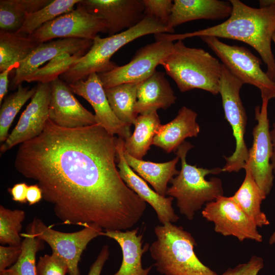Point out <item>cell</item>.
I'll return each instance as SVG.
<instances>
[{
	"label": "cell",
	"instance_id": "13",
	"mask_svg": "<svg viewBox=\"0 0 275 275\" xmlns=\"http://www.w3.org/2000/svg\"><path fill=\"white\" fill-rule=\"evenodd\" d=\"M202 215L214 224L215 232L260 242L263 238L254 221L239 207L232 197L222 196L205 204Z\"/></svg>",
	"mask_w": 275,
	"mask_h": 275
},
{
	"label": "cell",
	"instance_id": "5",
	"mask_svg": "<svg viewBox=\"0 0 275 275\" xmlns=\"http://www.w3.org/2000/svg\"><path fill=\"white\" fill-rule=\"evenodd\" d=\"M160 65L181 92L198 89L219 93L223 64L203 49L187 47L178 40Z\"/></svg>",
	"mask_w": 275,
	"mask_h": 275
},
{
	"label": "cell",
	"instance_id": "32",
	"mask_svg": "<svg viewBox=\"0 0 275 275\" xmlns=\"http://www.w3.org/2000/svg\"><path fill=\"white\" fill-rule=\"evenodd\" d=\"M24 237L21 253L17 262L9 270L14 275H37L36 255L44 248L43 241L27 233H20Z\"/></svg>",
	"mask_w": 275,
	"mask_h": 275
},
{
	"label": "cell",
	"instance_id": "39",
	"mask_svg": "<svg viewBox=\"0 0 275 275\" xmlns=\"http://www.w3.org/2000/svg\"><path fill=\"white\" fill-rule=\"evenodd\" d=\"M110 252L107 245H104L96 259L91 266L88 275H101L103 267L108 260Z\"/></svg>",
	"mask_w": 275,
	"mask_h": 275
},
{
	"label": "cell",
	"instance_id": "8",
	"mask_svg": "<svg viewBox=\"0 0 275 275\" xmlns=\"http://www.w3.org/2000/svg\"><path fill=\"white\" fill-rule=\"evenodd\" d=\"M200 38L219 58L222 63L244 84L257 88L262 99L269 100L275 98V82L262 69L261 60L249 49L226 44L214 37Z\"/></svg>",
	"mask_w": 275,
	"mask_h": 275
},
{
	"label": "cell",
	"instance_id": "26",
	"mask_svg": "<svg viewBox=\"0 0 275 275\" xmlns=\"http://www.w3.org/2000/svg\"><path fill=\"white\" fill-rule=\"evenodd\" d=\"M244 180L232 199L239 207L254 221L257 226L269 225L266 214L261 210V204L266 196L256 182L250 170L244 169Z\"/></svg>",
	"mask_w": 275,
	"mask_h": 275
},
{
	"label": "cell",
	"instance_id": "45",
	"mask_svg": "<svg viewBox=\"0 0 275 275\" xmlns=\"http://www.w3.org/2000/svg\"><path fill=\"white\" fill-rule=\"evenodd\" d=\"M0 275H14L8 268L0 271Z\"/></svg>",
	"mask_w": 275,
	"mask_h": 275
},
{
	"label": "cell",
	"instance_id": "31",
	"mask_svg": "<svg viewBox=\"0 0 275 275\" xmlns=\"http://www.w3.org/2000/svg\"><path fill=\"white\" fill-rule=\"evenodd\" d=\"M37 90L19 85L17 91L6 97L0 110V142H5L8 138L9 129L17 113L22 106L32 98Z\"/></svg>",
	"mask_w": 275,
	"mask_h": 275
},
{
	"label": "cell",
	"instance_id": "12",
	"mask_svg": "<svg viewBox=\"0 0 275 275\" xmlns=\"http://www.w3.org/2000/svg\"><path fill=\"white\" fill-rule=\"evenodd\" d=\"M174 44L170 41H156L138 49L127 64L98 74L104 88L143 81L156 71V67L172 51Z\"/></svg>",
	"mask_w": 275,
	"mask_h": 275
},
{
	"label": "cell",
	"instance_id": "19",
	"mask_svg": "<svg viewBox=\"0 0 275 275\" xmlns=\"http://www.w3.org/2000/svg\"><path fill=\"white\" fill-rule=\"evenodd\" d=\"M93 40L79 38H60L40 43L15 69L11 87L18 88L26 78L46 62L64 53L76 54L87 53Z\"/></svg>",
	"mask_w": 275,
	"mask_h": 275
},
{
	"label": "cell",
	"instance_id": "15",
	"mask_svg": "<svg viewBox=\"0 0 275 275\" xmlns=\"http://www.w3.org/2000/svg\"><path fill=\"white\" fill-rule=\"evenodd\" d=\"M68 85L73 93L85 99L93 107L97 124L124 140L131 135L130 126L119 120L112 109L98 74L92 73L86 79Z\"/></svg>",
	"mask_w": 275,
	"mask_h": 275
},
{
	"label": "cell",
	"instance_id": "38",
	"mask_svg": "<svg viewBox=\"0 0 275 275\" xmlns=\"http://www.w3.org/2000/svg\"><path fill=\"white\" fill-rule=\"evenodd\" d=\"M21 245L20 246H0V271L7 269L15 263L21 253Z\"/></svg>",
	"mask_w": 275,
	"mask_h": 275
},
{
	"label": "cell",
	"instance_id": "35",
	"mask_svg": "<svg viewBox=\"0 0 275 275\" xmlns=\"http://www.w3.org/2000/svg\"><path fill=\"white\" fill-rule=\"evenodd\" d=\"M145 16L151 18L167 27L172 13L171 0H143Z\"/></svg>",
	"mask_w": 275,
	"mask_h": 275
},
{
	"label": "cell",
	"instance_id": "10",
	"mask_svg": "<svg viewBox=\"0 0 275 275\" xmlns=\"http://www.w3.org/2000/svg\"><path fill=\"white\" fill-rule=\"evenodd\" d=\"M100 33H107L106 23L79 2L75 9L46 23L29 37L40 44L57 38L93 40Z\"/></svg>",
	"mask_w": 275,
	"mask_h": 275
},
{
	"label": "cell",
	"instance_id": "14",
	"mask_svg": "<svg viewBox=\"0 0 275 275\" xmlns=\"http://www.w3.org/2000/svg\"><path fill=\"white\" fill-rule=\"evenodd\" d=\"M50 95V83L39 82L31 102L22 113L14 129L1 145V153L42 132L49 119Z\"/></svg>",
	"mask_w": 275,
	"mask_h": 275
},
{
	"label": "cell",
	"instance_id": "20",
	"mask_svg": "<svg viewBox=\"0 0 275 275\" xmlns=\"http://www.w3.org/2000/svg\"><path fill=\"white\" fill-rule=\"evenodd\" d=\"M232 9L229 1L174 0L167 28L172 34L175 27L188 21L228 18Z\"/></svg>",
	"mask_w": 275,
	"mask_h": 275
},
{
	"label": "cell",
	"instance_id": "42",
	"mask_svg": "<svg viewBox=\"0 0 275 275\" xmlns=\"http://www.w3.org/2000/svg\"><path fill=\"white\" fill-rule=\"evenodd\" d=\"M12 69H6L0 73V104L8 92L9 79L8 76Z\"/></svg>",
	"mask_w": 275,
	"mask_h": 275
},
{
	"label": "cell",
	"instance_id": "36",
	"mask_svg": "<svg viewBox=\"0 0 275 275\" xmlns=\"http://www.w3.org/2000/svg\"><path fill=\"white\" fill-rule=\"evenodd\" d=\"M66 263L57 255L45 254L40 256L37 264V275H66Z\"/></svg>",
	"mask_w": 275,
	"mask_h": 275
},
{
	"label": "cell",
	"instance_id": "43",
	"mask_svg": "<svg viewBox=\"0 0 275 275\" xmlns=\"http://www.w3.org/2000/svg\"><path fill=\"white\" fill-rule=\"evenodd\" d=\"M270 138L272 145L273 153L271 158V164L275 174V122L273 125V129L270 131Z\"/></svg>",
	"mask_w": 275,
	"mask_h": 275
},
{
	"label": "cell",
	"instance_id": "16",
	"mask_svg": "<svg viewBox=\"0 0 275 275\" xmlns=\"http://www.w3.org/2000/svg\"><path fill=\"white\" fill-rule=\"evenodd\" d=\"M49 119L62 127L74 128L97 124L95 115L86 109L68 85L57 78L50 82Z\"/></svg>",
	"mask_w": 275,
	"mask_h": 275
},
{
	"label": "cell",
	"instance_id": "2",
	"mask_svg": "<svg viewBox=\"0 0 275 275\" xmlns=\"http://www.w3.org/2000/svg\"><path fill=\"white\" fill-rule=\"evenodd\" d=\"M230 16L217 25L184 34L158 33L156 40L173 42L193 37L211 36L242 41L253 47L266 64V71L275 82V59L271 42L275 32V0L259 1V8L246 5L239 0H230Z\"/></svg>",
	"mask_w": 275,
	"mask_h": 275
},
{
	"label": "cell",
	"instance_id": "25",
	"mask_svg": "<svg viewBox=\"0 0 275 275\" xmlns=\"http://www.w3.org/2000/svg\"><path fill=\"white\" fill-rule=\"evenodd\" d=\"M133 125V133L124 140V150L134 158L142 159L152 145L154 135L161 125L157 111L140 114Z\"/></svg>",
	"mask_w": 275,
	"mask_h": 275
},
{
	"label": "cell",
	"instance_id": "9",
	"mask_svg": "<svg viewBox=\"0 0 275 275\" xmlns=\"http://www.w3.org/2000/svg\"><path fill=\"white\" fill-rule=\"evenodd\" d=\"M103 231L100 227L90 225L77 232H62L52 229L37 217L26 228V233L46 242L52 254L63 260L69 275H80L78 263L83 252L91 240L103 236Z\"/></svg>",
	"mask_w": 275,
	"mask_h": 275
},
{
	"label": "cell",
	"instance_id": "28",
	"mask_svg": "<svg viewBox=\"0 0 275 275\" xmlns=\"http://www.w3.org/2000/svg\"><path fill=\"white\" fill-rule=\"evenodd\" d=\"M52 0H1V30L16 32L26 16L48 5Z\"/></svg>",
	"mask_w": 275,
	"mask_h": 275
},
{
	"label": "cell",
	"instance_id": "11",
	"mask_svg": "<svg viewBox=\"0 0 275 275\" xmlns=\"http://www.w3.org/2000/svg\"><path fill=\"white\" fill-rule=\"evenodd\" d=\"M269 100L262 99L261 106L255 108L257 125L253 129V145L249 149L244 168H248L264 195L267 196L273 186L274 179L271 158L273 153L268 118Z\"/></svg>",
	"mask_w": 275,
	"mask_h": 275
},
{
	"label": "cell",
	"instance_id": "1",
	"mask_svg": "<svg viewBox=\"0 0 275 275\" xmlns=\"http://www.w3.org/2000/svg\"><path fill=\"white\" fill-rule=\"evenodd\" d=\"M116 139L98 124L68 128L48 119L40 134L20 144L14 167L36 182L63 224L127 230L147 204L120 176Z\"/></svg>",
	"mask_w": 275,
	"mask_h": 275
},
{
	"label": "cell",
	"instance_id": "4",
	"mask_svg": "<svg viewBox=\"0 0 275 275\" xmlns=\"http://www.w3.org/2000/svg\"><path fill=\"white\" fill-rule=\"evenodd\" d=\"M193 145L183 143L176 150L177 156L181 160V168L178 174L170 181L166 196L176 199V206L179 212L189 221H192L196 212L203 205L224 196L222 180L212 177L209 180L205 177L209 174L217 175L222 169H205L191 165L186 162V156Z\"/></svg>",
	"mask_w": 275,
	"mask_h": 275
},
{
	"label": "cell",
	"instance_id": "6",
	"mask_svg": "<svg viewBox=\"0 0 275 275\" xmlns=\"http://www.w3.org/2000/svg\"><path fill=\"white\" fill-rule=\"evenodd\" d=\"M157 33L171 34V32L166 26L145 16L133 27L118 34L106 38H101L98 35L93 39L88 51L59 78L70 84L85 79L93 73L99 74L109 71L118 66L111 61V58L120 48L138 38Z\"/></svg>",
	"mask_w": 275,
	"mask_h": 275
},
{
	"label": "cell",
	"instance_id": "33",
	"mask_svg": "<svg viewBox=\"0 0 275 275\" xmlns=\"http://www.w3.org/2000/svg\"><path fill=\"white\" fill-rule=\"evenodd\" d=\"M25 217L23 210H11L0 206V243L2 245H21L20 231Z\"/></svg>",
	"mask_w": 275,
	"mask_h": 275
},
{
	"label": "cell",
	"instance_id": "17",
	"mask_svg": "<svg viewBox=\"0 0 275 275\" xmlns=\"http://www.w3.org/2000/svg\"><path fill=\"white\" fill-rule=\"evenodd\" d=\"M80 3L105 21L109 36L133 27L145 17L143 0H80Z\"/></svg>",
	"mask_w": 275,
	"mask_h": 275
},
{
	"label": "cell",
	"instance_id": "41",
	"mask_svg": "<svg viewBox=\"0 0 275 275\" xmlns=\"http://www.w3.org/2000/svg\"><path fill=\"white\" fill-rule=\"evenodd\" d=\"M42 199V193L41 188L37 184L28 186L26 193V201L29 205H34Z\"/></svg>",
	"mask_w": 275,
	"mask_h": 275
},
{
	"label": "cell",
	"instance_id": "3",
	"mask_svg": "<svg viewBox=\"0 0 275 275\" xmlns=\"http://www.w3.org/2000/svg\"><path fill=\"white\" fill-rule=\"evenodd\" d=\"M156 239L149 246L153 266L162 275H218L197 256L196 240L181 226L168 223L154 228Z\"/></svg>",
	"mask_w": 275,
	"mask_h": 275
},
{
	"label": "cell",
	"instance_id": "44",
	"mask_svg": "<svg viewBox=\"0 0 275 275\" xmlns=\"http://www.w3.org/2000/svg\"><path fill=\"white\" fill-rule=\"evenodd\" d=\"M268 242L269 244H273L275 243V231L270 237Z\"/></svg>",
	"mask_w": 275,
	"mask_h": 275
},
{
	"label": "cell",
	"instance_id": "40",
	"mask_svg": "<svg viewBox=\"0 0 275 275\" xmlns=\"http://www.w3.org/2000/svg\"><path fill=\"white\" fill-rule=\"evenodd\" d=\"M28 186L25 183L23 182L15 184L12 187L8 188L12 200L22 204L26 203V193Z\"/></svg>",
	"mask_w": 275,
	"mask_h": 275
},
{
	"label": "cell",
	"instance_id": "18",
	"mask_svg": "<svg viewBox=\"0 0 275 275\" xmlns=\"http://www.w3.org/2000/svg\"><path fill=\"white\" fill-rule=\"evenodd\" d=\"M116 159L119 174L127 185L146 203L154 210L157 218L161 225L174 223L179 219L172 206L174 198L166 197L152 189L146 182L138 175L127 164L124 155V140L118 138L116 141Z\"/></svg>",
	"mask_w": 275,
	"mask_h": 275
},
{
	"label": "cell",
	"instance_id": "30",
	"mask_svg": "<svg viewBox=\"0 0 275 275\" xmlns=\"http://www.w3.org/2000/svg\"><path fill=\"white\" fill-rule=\"evenodd\" d=\"M80 0H52L47 6L29 14L16 33L28 36L33 34L46 23L73 10Z\"/></svg>",
	"mask_w": 275,
	"mask_h": 275
},
{
	"label": "cell",
	"instance_id": "27",
	"mask_svg": "<svg viewBox=\"0 0 275 275\" xmlns=\"http://www.w3.org/2000/svg\"><path fill=\"white\" fill-rule=\"evenodd\" d=\"M39 44L28 36L1 30V72L17 68Z\"/></svg>",
	"mask_w": 275,
	"mask_h": 275
},
{
	"label": "cell",
	"instance_id": "34",
	"mask_svg": "<svg viewBox=\"0 0 275 275\" xmlns=\"http://www.w3.org/2000/svg\"><path fill=\"white\" fill-rule=\"evenodd\" d=\"M86 53H64L50 60L29 76L25 81L50 83L62 75Z\"/></svg>",
	"mask_w": 275,
	"mask_h": 275
},
{
	"label": "cell",
	"instance_id": "24",
	"mask_svg": "<svg viewBox=\"0 0 275 275\" xmlns=\"http://www.w3.org/2000/svg\"><path fill=\"white\" fill-rule=\"evenodd\" d=\"M124 155L128 166L139 176L148 182L159 195L166 197L168 183L179 172L176 166L179 160L176 156L172 160L163 163L144 161L132 156L124 150Z\"/></svg>",
	"mask_w": 275,
	"mask_h": 275
},
{
	"label": "cell",
	"instance_id": "23",
	"mask_svg": "<svg viewBox=\"0 0 275 275\" xmlns=\"http://www.w3.org/2000/svg\"><path fill=\"white\" fill-rule=\"evenodd\" d=\"M176 97L164 72L155 71L150 77L140 82L137 91L135 114L166 109L174 104Z\"/></svg>",
	"mask_w": 275,
	"mask_h": 275
},
{
	"label": "cell",
	"instance_id": "46",
	"mask_svg": "<svg viewBox=\"0 0 275 275\" xmlns=\"http://www.w3.org/2000/svg\"><path fill=\"white\" fill-rule=\"evenodd\" d=\"M272 41L273 42L274 45H275V32L273 35L272 38Z\"/></svg>",
	"mask_w": 275,
	"mask_h": 275
},
{
	"label": "cell",
	"instance_id": "21",
	"mask_svg": "<svg viewBox=\"0 0 275 275\" xmlns=\"http://www.w3.org/2000/svg\"><path fill=\"white\" fill-rule=\"evenodd\" d=\"M197 114L185 106L178 111L176 117L160 125L153 138L152 145L167 153L175 151L187 138L197 137L200 127L196 121Z\"/></svg>",
	"mask_w": 275,
	"mask_h": 275
},
{
	"label": "cell",
	"instance_id": "22",
	"mask_svg": "<svg viewBox=\"0 0 275 275\" xmlns=\"http://www.w3.org/2000/svg\"><path fill=\"white\" fill-rule=\"evenodd\" d=\"M139 228L131 230L104 231L103 236L115 240L120 245L122 261L119 270L111 275H148L152 266L144 268L142 258L149 249L148 244L142 247L143 235L138 234Z\"/></svg>",
	"mask_w": 275,
	"mask_h": 275
},
{
	"label": "cell",
	"instance_id": "37",
	"mask_svg": "<svg viewBox=\"0 0 275 275\" xmlns=\"http://www.w3.org/2000/svg\"><path fill=\"white\" fill-rule=\"evenodd\" d=\"M264 265L263 259L261 257L253 256L247 262L228 268L222 275H258Z\"/></svg>",
	"mask_w": 275,
	"mask_h": 275
},
{
	"label": "cell",
	"instance_id": "7",
	"mask_svg": "<svg viewBox=\"0 0 275 275\" xmlns=\"http://www.w3.org/2000/svg\"><path fill=\"white\" fill-rule=\"evenodd\" d=\"M244 83L223 64L219 82L225 117L230 125L235 140L232 154L224 156L226 163L222 172H238L244 169L248 158L249 149L244 140L247 116L242 104L240 91Z\"/></svg>",
	"mask_w": 275,
	"mask_h": 275
},
{
	"label": "cell",
	"instance_id": "29",
	"mask_svg": "<svg viewBox=\"0 0 275 275\" xmlns=\"http://www.w3.org/2000/svg\"><path fill=\"white\" fill-rule=\"evenodd\" d=\"M139 84L125 83L104 89L109 105L116 116L130 126L134 124L138 116L134 107Z\"/></svg>",
	"mask_w": 275,
	"mask_h": 275
}]
</instances>
